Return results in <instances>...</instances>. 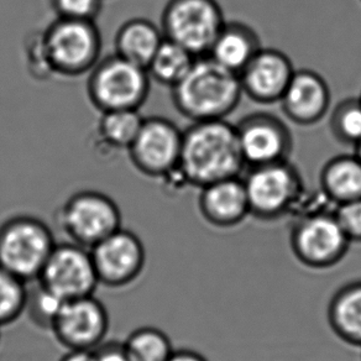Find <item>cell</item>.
Instances as JSON below:
<instances>
[{
  "label": "cell",
  "mask_w": 361,
  "mask_h": 361,
  "mask_svg": "<svg viewBox=\"0 0 361 361\" xmlns=\"http://www.w3.org/2000/svg\"><path fill=\"white\" fill-rule=\"evenodd\" d=\"M244 167L236 128L229 121H198L183 130L178 173L185 185L203 188L239 177Z\"/></svg>",
  "instance_id": "6da1fadb"
},
{
  "label": "cell",
  "mask_w": 361,
  "mask_h": 361,
  "mask_svg": "<svg viewBox=\"0 0 361 361\" xmlns=\"http://www.w3.org/2000/svg\"><path fill=\"white\" fill-rule=\"evenodd\" d=\"M241 96L239 75L209 56L197 57L185 78L171 90L176 111L192 123L226 119L238 108Z\"/></svg>",
  "instance_id": "7a4b0ae2"
},
{
  "label": "cell",
  "mask_w": 361,
  "mask_h": 361,
  "mask_svg": "<svg viewBox=\"0 0 361 361\" xmlns=\"http://www.w3.org/2000/svg\"><path fill=\"white\" fill-rule=\"evenodd\" d=\"M41 41L52 75L80 77L101 60L102 35L96 21L56 18L41 31Z\"/></svg>",
  "instance_id": "3957f363"
},
{
  "label": "cell",
  "mask_w": 361,
  "mask_h": 361,
  "mask_svg": "<svg viewBox=\"0 0 361 361\" xmlns=\"http://www.w3.org/2000/svg\"><path fill=\"white\" fill-rule=\"evenodd\" d=\"M56 246L50 226L31 216L0 226V267L26 282L36 281Z\"/></svg>",
  "instance_id": "277c9868"
},
{
  "label": "cell",
  "mask_w": 361,
  "mask_h": 361,
  "mask_svg": "<svg viewBox=\"0 0 361 361\" xmlns=\"http://www.w3.org/2000/svg\"><path fill=\"white\" fill-rule=\"evenodd\" d=\"M147 71L113 54L90 71L87 93L90 103L102 113L136 109L139 111L150 93Z\"/></svg>",
  "instance_id": "5b68a950"
},
{
  "label": "cell",
  "mask_w": 361,
  "mask_h": 361,
  "mask_svg": "<svg viewBox=\"0 0 361 361\" xmlns=\"http://www.w3.org/2000/svg\"><path fill=\"white\" fill-rule=\"evenodd\" d=\"M216 0H169L161 16V31L196 57L208 56L226 24Z\"/></svg>",
  "instance_id": "8992f818"
},
{
  "label": "cell",
  "mask_w": 361,
  "mask_h": 361,
  "mask_svg": "<svg viewBox=\"0 0 361 361\" xmlns=\"http://www.w3.org/2000/svg\"><path fill=\"white\" fill-rule=\"evenodd\" d=\"M250 216L277 221L291 213L305 192L303 178L288 161L250 167L245 178Z\"/></svg>",
  "instance_id": "52a82bcc"
},
{
  "label": "cell",
  "mask_w": 361,
  "mask_h": 361,
  "mask_svg": "<svg viewBox=\"0 0 361 361\" xmlns=\"http://www.w3.org/2000/svg\"><path fill=\"white\" fill-rule=\"evenodd\" d=\"M57 223L71 243L90 250L121 228L116 201L102 192H77L57 212Z\"/></svg>",
  "instance_id": "ba28073f"
},
{
  "label": "cell",
  "mask_w": 361,
  "mask_h": 361,
  "mask_svg": "<svg viewBox=\"0 0 361 361\" xmlns=\"http://www.w3.org/2000/svg\"><path fill=\"white\" fill-rule=\"evenodd\" d=\"M350 241L341 231L334 211H312L297 218L290 246L298 262L312 270H326L345 257Z\"/></svg>",
  "instance_id": "9c48e42d"
},
{
  "label": "cell",
  "mask_w": 361,
  "mask_h": 361,
  "mask_svg": "<svg viewBox=\"0 0 361 361\" xmlns=\"http://www.w3.org/2000/svg\"><path fill=\"white\" fill-rule=\"evenodd\" d=\"M183 131L162 116L144 118L128 149L131 164L141 175L166 180L178 170Z\"/></svg>",
  "instance_id": "30bf717a"
},
{
  "label": "cell",
  "mask_w": 361,
  "mask_h": 361,
  "mask_svg": "<svg viewBox=\"0 0 361 361\" xmlns=\"http://www.w3.org/2000/svg\"><path fill=\"white\" fill-rule=\"evenodd\" d=\"M36 281L63 302L93 296L99 286L90 250L71 241L56 244Z\"/></svg>",
  "instance_id": "8fae6325"
},
{
  "label": "cell",
  "mask_w": 361,
  "mask_h": 361,
  "mask_svg": "<svg viewBox=\"0 0 361 361\" xmlns=\"http://www.w3.org/2000/svg\"><path fill=\"white\" fill-rule=\"evenodd\" d=\"M238 142L245 166L270 165L288 161L293 151V136L281 118L257 111L235 124Z\"/></svg>",
  "instance_id": "7c38bea8"
},
{
  "label": "cell",
  "mask_w": 361,
  "mask_h": 361,
  "mask_svg": "<svg viewBox=\"0 0 361 361\" xmlns=\"http://www.w3.org/2000/svg\"><path fill=\"white\" fill-rule=\"evenodd\" d=\"M109 331V314L94 296L63 302L51 331L67 350H97Z\"/></svg>",
  "instance_id": "4fadbf2b"
},
{
  "label": "cell",
  "mask_w": 361,
  "mask_h": 361,
  "mask_svg": "<svg viewBox=\"0 0 361 361\" xmlns=\"http://www.w3.org/2000/svg\"><path fill=\"white\" fill-rule=\"evenodd\" d=\"M99 285L109 288L129 286L146 265L145 246L135 233L119 231L90 249Z\"/></svg>",
  "instance_id": "5bb4252c"
},
{
  "label": "cell",
  "mask_w": 361,
  "mask_h": 361,
  "mask_svg": "<svg viewBox=\"0 0 361 361\" xmlns=\"http://www.w3.org/2000/svg\"><path fill=\"white\" fill-rule=\"evenodd\" d=\"M295 72L285 52L262 47L239 73L243 94L260 104L280 103Z\"/></svg>",
  "instance_id": "9a60e30c"
},
{
  "label": "cell",
  "mask_w": 361,
  "mask_h": 361,
  "mask_svg": "<svg viewBox=\"0 0 361 361\" xmlns=\"http://www.w3.org/2000/svg\"><path fill=\"white\" fill-rule=\"evenodd\" d=\"M331 103V88L316 71L296 70L280 104L288 121L311 126L324 118Z\"/></svg>",
  "instance_id": "2e32d148"
},
{
  "label": "cell",
  "mask_w": 361,
  "mask_h": 361,
  "mask_svg": "<svg viewBox=\"0 0 361 361\" xmlns=\"http://www.w3.org/2000/svg\"><path fill=\"white\" fill-rule=\"evenodd\" d=\"M198 208L203 219L211 226L221 229L239 226L250 216L244 180L233 177L203 187Z\"/></svg>",
  "instance_id": "e0dca14e"
},
{
  "label": "cell",
  "mask_w": 361,
  "mask_h": 361,
  "mask_svg": "<svg viewBox=\"0 0 361 361\" xmlns=\"http://www.w3.org/2000/svg\"><path fill=\"white\" fill-rule=\"evenodd\" d=\"M261 49L260 37L255 29L241 21H226L208 56L218 65L239 75Z\"/></svg>",
  "instance_id": "ac0fdd59"
},
{
  "label": "cell",
  "mask_w": 361,
  "mask_h": 361,
  "mask_svg": "<svg viewBox=\"0 0 361 361\" xmlns=\"http://www.w3.org/2000/svg\"><path fill=\"white\" fill-rule=\"evenodd\" d=\"M319 186L334 206L361 200V161L355 154H341L326 161L319 173Z\"/></svg>",
  "instance_id": "d6986e66"
},
{
  "label": "cell",
  "mask_w": 361,
  "mask_h": 361,
  "mask_svg": "<svg viewBox=\"0 0 361 361\" xmlns=\"http://www.w3.org/2000/svg\"><path fill=\"white\" fill-rule=\"evenodd\" d=\"M164 39L161 27L152 21L134 18L116 31L114 54L146 70Z\"/></svg>",
  "instance_id": "ffe728a7"
},
{
  "label": "cell",
  "mask_w": 361,
  "mask_h": 361,
  "mask_svg": "<svg viewBox=\"0 0 361 361\" xmlns=\"http://www.w3.org/2000/svg\"><path fill=\"white\" fill-rule=\"evenodd\" d=\"M326 318L341 341L361 348V280L346 283L331 296Z\"/></svg>",
  "instance_id": "44dd1931"
},
{
  "label": "cell",
  "mask_w": 361,
  "mask_h": 361,
  "mask_svg": "<svg viewBox=\"0 0 361 361\" xmlns=\"http://www.w3.org/2000/svg\"><path fill=\"white\" fill-rule=\"evenodd\" d=\"M196 59L185 47L164 39L146 71L151 80L172 90L190 72Z\"/></svg>",
  "instance_id": "7402d4cb"
},
{
  "label": "cell",
  "mask_w": 361,
  "mask_h": 361,
  "mask_svg": "<svg viewBox=\"0 0 361 361\" xmlns=\"http://www.w3.org/2000/svg\"><path fill=\"white\" fill-rule=\"evenodd\" d=\"M144 118L136 109L102 113L97 134L102 144L111 150H126L135 140Z\"/></svg>",
  "instance_id": "603a6c76"
},
{
  "label": "cell",
  "mask_w": 361,
  "mask_h": 361,
  "mask_svg": "<svg viewBox=\"0 0 361 361\" xmlns=\"http://www.w3.org/2000/svg\"><path fill=\"white\" fill-rule=\"evenodd\" d=\"M121 344L130 361H169L175 351L169 336L155 326H141Z\"/></svg>",
  "instance_id": "cb8c5ba5"
},
{
  "label": "cell",
  "mask_w": 361,
  "mask_h": 361,
  "mask_svg": "<svg viewBox=\"0 0 361 361\" xmlns=\"http://www.w3.org/2000/svg\"><path fill=\"white\" fill-rule=\"evenodd\" d=\"M329 131L341 145L355 147L361 141L360 98L349 97L336 103L329 116Z\"/></svg>",
  "instance_id": "d4e9b609"
},
{
  "label": "cell",
  "mask_w": 361,
  "mask_h": 361,
  "mask_svg": "<svg viewBox=\"0 0 361 361\" xmlns=\"http://www.w3.org/2000/svg\"><path fill=\"white\" fill-rule=\"evenodd\" d=\"M29 282L0 267V328L18 321L26 311Z\"/></svg>",
  "instance_id": "484cf974"
},
{
  "label": "cell",
  "mask_w": 361,
  "mask_h": 361,
  "mask_svg": "<svg viewBox=\"0 0 361 361\" xmlns=\"http://www.w3.org/2000/svg\"><path fill=\"white\" fill-rule=\"evenodd\" d=\"M37 282V281H36ZM63 301L59 297L51 293L45 287L37 285L34 288H29V297H27V305L26 311L30 317L34 324L40 326L42 329H50L56 317L60 312Z\"/></svg>",
  "instance_id": "4316f807"
},
{
  "label": "cell",
  "mask_w": 361,
  "mask_h": 361,
  "mask_svg": "<svg viewBox=\"0 0 361 361\" xmlns=\"http://www.w3.org/2000/svg\"><path fill=\"white\" fill-rule=\"evenodd\" d=\"M51 8L60 19L96 21L103 0H50Z\"/></svg>",
  "instance_id": "83f0119b"
},
{
  "label": "cell",
  "mask_w": 361,
  "mask_h": 361,
  "mask_svg": "<svg viewBox=\"0 0 361 361\" xmlns=\"http://www.w3.org/2000/svg\"><path fill=\"white\" fill-rule=\"evenodd\" d=\"M336 221L350 243H361V200L336 207Z\"/></svg>",
  "instance_id": "f1b7e54d"
},
{
  "label": "cell",
  "mask_w": 361,
  "mask_h": 361,
  "mask_svg": "<svg viewBox=\"0 0 361 361\" xmlns=\"http://www.w3.org/2000/svg\"><path fill=\"white\" fill-rule=\"evenodd\" d=\"M26 59L27 66L31 73L36 78H47L52 75L47 60H46L45 51L41 41V32H37L35 36L31 37L26 46Z\"/></svg>",
  "instance_id": "f546056e"
},
{
  "label": "cell",
  "mask_w": 361,
  "mask_h": 361,
  "mask_svg": "<svg viewBox=\"0 0 361 361\" xmlns=\"http://www.w3.org/2000/svg\"><path fill=\"white\" fill-rule=\"evenodd\" d=\"M97 361H130L121 343H103L96 350Z\"/></svg>",
  "instance_id": "4dcf8cb0"
},
{
  "label": "cell",
  "mask_w": 361,
  "mask_h": 361,
  "mask_svg": "<svg viewBox=\"0 0 361 361\" xmlns=\"http://www.w3.org/2000/svg\"><path fill=\"white\" fill-rule=\"evenodd\" d=\"M59 361H97L96 350H67Z\"/></svg>",
  "instance_id": "1f68e13d"
},
{
  "label": "cell",
  "mask_w": 361,
  "mask_h": 361,
  "mask_svg": "<svg viewBox=\"0 0 361 361\" xmlns=\"http://www.w3.org/2000/svg\"><path fill=\"white\" fill-rule=\"evenodd\" d=\"M169 361H208L200 353L190 349H180L173 351Z\"/></svg>",
  "instance_id": "d6a6232c"
},
{
  "label": "cell",
  "mask_w": 361,
  "mask_h": 361,
  "mask_svg": "<svg viewBox=\"0 0 361 361\" xmlns=\"http://www.w3.org/2000/svg\"><path fill=\"white\" fill-rule=\"evenodd\" d=\"M354 154H355L356 157L361 161V141L354 147Z\"/></svg>",
  "instance_id": "836d02e7"
},
{
  "label": "cell",
  "mask_w": 361,
  "mask_h": 361,
  "mask_svg": "<svg viewBox=\"0 0 361 361\" xmlns=\"http://www.w3.org/2000/svg\"><path fill=\"white\" fill-rule=\"evenodd\" d=\"M359 98H360V101H361V94H360V97H359Z\"/></svg>",
  "instance_id": "e575fe53"
},
{
  "label": "cell",
  "mask_w": 361,
  "mask_h": 361,
  "mask_svg": "<svg viewBox=\"0 0 361 361\" xmlns=\"http://www.w3.org/2000/svg\"><path fill=\"white\" fill-rule=\"evenodd\" d=\"M360 1H361V0H360Z\"/></svg>",
  "instance_id": "d590c367"
}]
</instances>
